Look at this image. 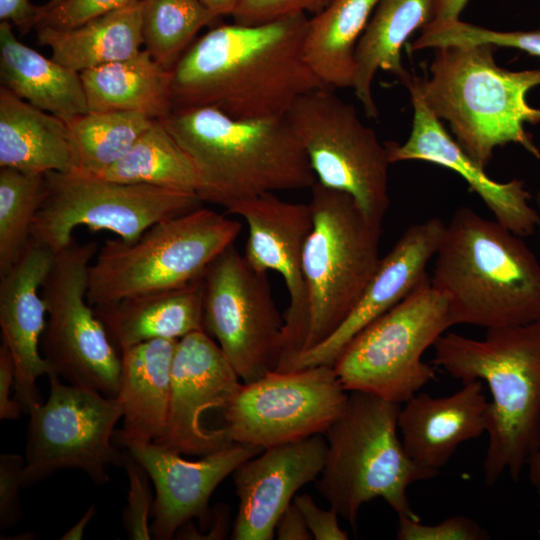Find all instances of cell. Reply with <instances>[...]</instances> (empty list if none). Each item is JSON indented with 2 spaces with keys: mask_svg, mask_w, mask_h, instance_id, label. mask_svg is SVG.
Instances as JSON below:
<instances>
[{
  "mask_svg": "<svg viewBox=\"0 0 540 540\" xmlns=\"http://www.w3.org/2000/svg\"><path fill=\"white\" fill-rule=\"evenodd\" d=\"M433 41L437 47L487 44L513 47L540 56V31L501 32L457 20L439 26L434 32Z\"/></svg>",
  "mask_w": 540,
  "mask_h": 540,
  "instance_id": "cell-36",
  "label": "cell"
},
{
  "mask_svg": "<svg viewBox=\"0 0 540 540\" xmlns=\"http://www.w3.org/2000/svg\"><path fill=\"white\" fill-rule=\"evenodd\" d=\"M55 253L30 240L18 261L0 276V328L16 372L15 398L24 412L41 402L37 380L51 371L41 352L47 322L42 284Z\"/></svg>",
  "mask_w": 540,
  "mask_h": 540,
  "instance_id": "cell-22",
  "label": "cell"
},
{
  "mask_svg": "<svg viewBox=\"0 0 540 540\" xmlns=\"http://www.w3.org/2000/svg\"><path fill=\"white\" fill-rule=\"evenodd\" d=\"M406 86L413 105L412 129L403 144H385L390 162L422 160L453 170L482 199L496 221L523 238L532 235L540 215L529 204L531 195L523 181L515 179L501 183L491 179L485 169L451 138L440 119L426 105L412 77Z\"/></svg>",
  "mask_w": 540,
  "mask_h": 540,
  "instance_id": "cell-21",
  "label": "cell"
},
{
  "mask_svg": "<svg viewBox=\"0 0 540 540\" xmlns=\"http://www.w3.org/2000/svg\"><path fill=\"white\" fill-rule=\"evenodd\" d=\"M90 177L189 191L201 200L205 190L197 165L160 120H155L117 162Z\"/></svg>",
  "mask_w": 540,
  "mask_h": 540,
  "instance_id": "cell-32",
  "label": "cell"
},
{
  "mask_svg": "<svg viewBox=\"0 0 540 540\" xmlns=\"http://www.w3.org/2000/svg\"><path fill=\"white\" fill-rule=\"evenodd\" d=\"M483 339L448 332L433 345L431 364L462 383L485 381L491 395L484 481L520 479L540 438V319L486 329Z\"/></svg>",
  "mask_w": 540,
  "mask_h": 540,
  "instance_id": "cell-2",
  "label": "cell"
},
{
  "mask_svg": "<svg viewBox=\"0 0 540 540\" xmlns=\"http://www.w3.org/2000/svg\"><path fill=\"white\" fill-rule=\"evenodd\" d=\"M308 20L297 14L212 28L172 69L173 109L209 106L236 119L285 116L300 96L326 87L303 58Z\"/></svg>",
  "mask_w": 540,
  "mask_h": 540,
  "instance_id": "cell-1",
  "label": "cell"
},
{
  "mask_svg": "<svg viewBox=\"0 0 540 540\" xmlns=\"http://www.w3.org/2000/svg\"><path fill=\"white\" fill-rule=\"evenodd\" d=\"M466 3L467 0H432V19L429 24L459 20Z\"/></svg>",
  "mask_w": 540,
  "mask_h": 540,
  "instance_id": "cell-46",
  "label": "cell"
},
{
  "mask_svg": "<svg viewBox=\"0 0 540 540\" xmlns=\"http://www.w3.org/2000/svg\"><path fill=\"white\" fill-rule=\"evenodd\" d=\"M178 340L155 339L120 352L121 374L117 398L123 426L115 434L121 446L157 440L166 427L171 370Z\"/></svg>",
  "mask_w": 540,
  "mask_h": 540,
  "instance_id": "cell-25",
  "label": "cell"
},
{
  "mask_svg": "<svg viewBox=\"0 0 540 540\" xmlns=\"http://www.w3.org/2000/svg\"><path fill=\"white\" fill-rule=\"evenodd\" d=\"M216 18L198 0H142L144 50L172 70L199 30Z\"/></svg>",
  "mask_w": 540,
  "mask_h": 540,
  "instance_id": "cell-34",
  "label": "cell"
},
{
  "mask_svg": "<svg viewBox=\"0 0 540 540\" xmlns=\"http://www.w3.org/2000/svg\"><path fill=\"white\" fill-rule=\"evenodd\" d=\"M216 17L233 15L241 0H198Z\"/></svg>",
  "mask_w": 540,
  "mask_h": 540,
  "instance_id": "cell-49",
  "label": "cell"
},
{
  "mask_svg": "<svg viewBox=\"0 0 540 540\" xmlns=\"http://www.w3.org/2000/svg\"><path fill=\"white\" fill-rule=\"evenodd\" d=\"M42 6H35L29 0H0V22L6 21L21 30L37 26Z\"/></svg>",
  "mask_w": 540,
  "mask_h": 540,
  "instance_id": "cell-44",
  "label": "cell"
},
{
  "mask_svg": "<svg viewBox=\"0 0 540 540\" xmlns=\"http://www.w3.org/2000/svg\"><path fill=\"white\" fill-rule=\"evenodd\" d=\"M293 504L302 513L306 524L315 540H348L349 535L338 523V513L331 507L322 509L311 495H295Z\"/></svg>",
  "mask_w": 540,
  "mask_h": 540,
  "instance_id": "cell-42",
  "label": "cell"
},
{
  "mask_svg": "<svg viewBox=\"0 0 540 540\" xmlns=\"http://www.w3.org/2000/svg\"><path fill=\"white\" fill-rule=\"evenodd\" d=\"M91 112H138L160 120L173 110L172 70L146 50L80 73Z\"/></svg>",
  "mask_w": 540,
  "mask_h": 540,
  "instance_id": "cell-29",
  "label": "cell"
},
{
  "mask_svg": "<svg viewBox=\"0 0 540 540\" xmlns=\"http://www.w3.org/2000/svg\"><path fill=\"white\" fill-rule=\"evenodd\" d=\"M36 29L37 42L50 49L51 58L81 73L141 52L142 0L73 28Z\"/></svg>",
  "mask_w": 540,
  "mask_h": 540,
  "instance_id": "cell-30",
  "label": "cell"
},
{
  "mask_svg": "<svg viewBox=\"0 0 540 540\" xmlns=\"http://www.w3.org/2000/svg\"><path fill=\"white\" fill-rule=\"evenodd\" d=\"M332 88L300 96L286 114L316 181L349 194L370 219L382 223L389 208L386 145L363 124L353 105Z\"/></svg>",
  "mask_w": 540,
  "mask_h": 540,
  "instance_id": "cell-13",
  "label": "cell"
},
{
  "mask_svg": "<svg viewBox=\"0 0 540 540\" xmlns=\"http://www.w3.org/2000/svg\"><path fill=\"white\" fill-rule=\"evenodd\" d=\"M16 372L12 356L2 343L0 346V420H15L20 417L22 408L18 401L11 397L15 391Z\"/></svg>",
  "mask_w": 540,
  "mask_h": 540,
  "instance_id": "cell-43",
  "label": "cell"
},
{
  "mask_svg": "<svg viewBox=\"0 0 540 540\" xmlns=\"http://www.w3.org/2000/svg\"><path fill=\"white\" fill-rule=\"evenodd\" d=\"M536 201H537V204H538V206L540 208V193H538V195L536 197ZM537 229L539 230V234H540V220H539Z\"/></svg>",
  "mask_w": 540,
  "mask_h": 540,
  "instance_id": "cell-50",
  "label": "cell"
},
{
  "mask_svg": "<svg viewBox=\"0 0 540 540\" xmlns=\"http://www.w3.org/2000/svg\"><path fill=\"white\" fill-rule=\"evenodd\" d=\"M396 537L399 540H486L490 538L488 532L477 521L465 515L448 517L434 525L398 517Z\"/></svg>",
  "mask_w": 540,
  "mask_h": 540,
  "instance_id": "cell-38",
  "label": "cell"
},
{
  "mask_svg": "<svg viewBox=\"0 0 540 540\" xmlns=\"http://www.w3.org/2000/svg\"><path fill=\"white\" fill-rule=\"evenodd\" d=\"M275 536L278 540L313 539L302 513L293 502L279 516L275 526Z\"/></svg>",
  "mask_w": 540,
  "mask_h": 540,
  "instance_id": "cell-45",
  "label": "cell"
},
{
  "mask_svg": "<svg viewBox=\"0 0 540 540\" xmlns=\"http://www.w3.org/2000/svg\"><path fill=\"white\" fill-rule=\"evenodd\" d=\"M125 449L146 470L155 488L152 538L169 540L188 521L198 518L208 527V503L217 486L263 448L234 443L223 449L186 460L181 453L155 442H130Z\"/></svg>",
  "mask_w": 540,
  "mask_h": 540,
  "instance_id": "cell-18",
  "label": "cell"
},
{
  "mask_svg": "<svg viewBox=\"0 0 540 540\" xmlns=\"http://www.w3.org/2000/svg\"><path fill=\"white\" fill-rule=\"evenodd\" d=\"M525 467L528 470L530 483L540 498V438L536 448L529 455Z\"/></svg>",
  "mask_w": 540,
  "mask_h": 540,
  "instance_id": "cell-48",
  "label": "cell"
},
{
  "mask_svg": "<svg viewBox=\"0 0 540 540\" xmlns=\"http://www.w3.org/2000/svg\"><path fill=\"white\" fill-rule=\"evenodd\" d=\"M400 404L350 391L343 412L325 432V464L316 488L340 517L355 527L361 507L383 499L397 514L420 520L408 488L439 471L415 462L398 437Z\"/></svg>",
  "mask_w": 540,
  "mask_h": 540,
  "instance_id": "cell-6",
  "label": "cell"
},
{
  "mask_svg": "<svg viewBox=\"0 0 540 540\" xmlns=\"http://www.w3.org/2000/svg\"><path fill=\"white\" fill-rule=\"evenodd\" d=\"M25 457L16 453L0 455V529L14 527L21 519L20 491Z\"/></svg>",
  "mask_w": 540,
  "mask_h": 540,
  "instance_id": "cell-41",
  "label": "cell"
},
{
  "mask_svg": "<svg viewBox=\"0 0 540 540\" xmlns=\"http://www.w3.org/2000/svg\"><path fill=\"white\" fill-rule=\"evenodd\" d=\"M141 0H63L42 6L38 27L68 29Z\"/></svg>",
  "mask_w": 540,
  "mask_h": 540,
  "instance_id": "cell-39",
  "label": "cell"
},
{
  "mask_svg": "<svg viewBox=\"0 0 540 540\" xmlns=\"http://www.w3.org/2000/svg\"><path fill=\"white\" fill-rule=\"evenodd\" d=\"M45 192V175L0 168V276L27 248Z\"/></svg>",
  "mask_w": 540,
  "mask_h": 540,
  "instance_id": "cell-35",
  "label": "cell"
},
{
  "mask_svg": "<svg viewBox=\"0 0 540 540\" xmlns=\"http://www.w3.org/2000/svg\"><path fill=\"white\" fill-rule=\"evenodd\" d=\"M98 252L94 241L55 253L42 284L47 322L41 352L51 371L69 384L117 397L121 356L87 300L90 265Z\"/></svg>",
  "mask_w": 540,
  "mask_h": 540,
  "instance_id": "cell-11",
  "label": "cell"
},
{
  "mask_svg": "<svg viewBox=\"0 0 540 540\" xmlns=\"http://www.w3.org/2000/svg\"><path fill=\"white\" fill-rule=\"evenodd\" d=\"M349 392L333 366L317 365L242 383L222 409L228 437L260 448L325 433L343 412Z\"/></svg>",
  "mask_w": 540,
  "mask_h": 540,
  "instance_id": "cell-15",
  "label": "cell"
},
{
  "mask_svg": "<svg viewBox=\"0 0 540 540\" xmlns=\"http://www.w3.org/2000/svg\"><path fill=\"white\" fill-rule=\"evenodd\" d=\"M333 0H241L233 13L235 23L257 25L297 14H318Z\"/></svg>",
  "mask_w": 540,
  "mask_h": 540,
  "instance_id": "cell-40",
  "label": "cell"
},
{
  "mask_svg": "<svg viewBox=\"0 0 540 540\" xmlns=\"http://www.w3.org/2000/svg\"><path fill=\"white\" fill-rule=\"evenodd\" d=\"M203 327L219 345L242 383L275 370L284 318L267 273L256 271L232 244L203 275Z\"/></svg>",
  "mask_w": 540,
  "mask_h": 540,
  "instance_id": "cell-14",
  "label": "cell"
},
{
  "mask_svg": "<svg viewBox=\"0 0 540 540\" xmlns=\"http://www.w3.org/2000/svg\"><path fill=\"white\" fill-rule=\"evenodd\" d=\"M49 395L29 411L23 488L38 484L60 469H79L96 484L109 481L108 469L122 466L124 452L114 445L122 418L117 397L63 383L50 372Z\"/></svg>",
  "mask_w": 540,
  "mask_h": 540,
  "instance_id": "cell-12",
  "label": "cell"
},
{
  "mask_svg": "<svg viewBox=\"0 0 540 540\" xmlns=\"http://www.w3.org/2000/svg\"><path fill=\"white\" fill-rule=\"evenodd\" d=\"M432 19V0H378L356 49L354 92L368 117L378 115L372 83L379 69L403 84L411 78L401 61L407 39Z\"/></svg>",
  "mask_w": 540,
  "mask_h": 540,
  "instance_id": "cell-28",
  "label": "cell"
},
{
  "mask_svg": "<svg viewBox=\"0 0 540 540\" xmlns=\"http://www.w3.org/2000/svg\"><path fill=\"white\" fill-rule=\"evenodd\" d=\"M128 477L127 505L123 511V525L132 540L152 539L149 519L153 513L154 497L150 477L139 462L124 450L123 464Z\"/></svg>",
  "mask_w": 540,
  "mask_h": 540,
  "instance_id": "cell-37",
  "label": "cell"
},
{
  "mask_svg": "<svg viewBox=\"0 0 540 540\" xmlns=\"http://www.w3.org/2000/svg\"><path fill=\"white\" fill-rule=\"evenodd\" d=\"M240 380L217 342L205 331L180 338L172 361L166 427L153 442L196 456L234 444L224 427L206 428L201 417L210 409H223L240 389Z\"/></svg>",
  "mask_w": 540,
  "mask_h": 540,
  "instance_id": "cell-17",
  "label": "cell"
},
{
  "mask_svg": "<svg viewBox=\"0 0 540 540\" xmlns=\"http://www.w3.org/2000/svg\"><path fill=\"white\" fill-rule=\"evenodd\" d=\"M226 211L242 217L248 226L247 262L256 271L279 273L287 288L289 305L276 371H288L302 352L307 312L303 254L313 225L310 205L265 193L235 202Z\"/></svg>",
  "mask_w": 540,
  "mask_h": 540,
  "instance_id": "cell-16",
  "label": "cell"
},
{
  "mask_svg": "<svg viewBox=\"0 0 540 540\" xmlns=\"http://www.w3.org/2000/svg\"><path fill=\"white\" fill-rule=\"evenodd\" d=\"M378 0H333L308 20L305 63L329 88L354 86L356 49Z\"/></svg>",
  "mask_w": 540,
  "mask_h": 540,
  "instance_id": "cell-31",
  "label": "cell"
},
{
  "mask_svg": "<svg viewBox=\"0 0 540 540\" xmlns=\"http://www.w3.org/2000/svg\"><path fill=\"white\" fill-rule=\"evenodd\" d=\"M0 168L30 174L76 169L67 122L0 86Z\"/></svg>",
  "mask_w": 540,
  "mask_h": 540,
  "instance_id": "cell-26",
  "label": "cell"
},
{
  "mask_svg": "<svg viewBox=\"0 0 540 540\" xmlns=\"http://www.w3.org/2000/svg\"><path fill=\"white\" fill-rule=\"evenodd\" d=\"M0 81L19 98L65 121L89 112L79 72L19 41L0 22Z\"/></svg>",
  "mask_w": 540,
  "mask_h": 540,
  "instance_id": "cell-27",
  "label": "cell"
},
{
  "mask_svg": "<svg viewBox=\"0 0 540 540\" xmlns=\"http://www.w3.org/2000/svg\"><path fill=\"white\" fill-rule=\"evenodd\" d=\"M445 226L439 218L409 226L391 250L380 258L349 316L325 341L301 354L290 370L317 365L333 366L355 335L430 280L427 265L438 250Z\"/></svg>",
  "mask_w": 540,
  "mask_h": 540,
  "instance_id": "cell-20",
  "label": "cell"
},
{
  "mask_svg": "<svg viewBox=\"0 0 540 540\" xmlns=\"http://www.w3.org/2000/svg\"><path fill=\"white\" fill-rule=\"evenodd\" d=\"M310 189L313 225L303 254L307 312L301 354L325 341L357 305L379 263L382 232V223L366 216L349 194L317 181Z\"/></svg>",
  "mask_w": 540,
  "mask_h": 540,
  "instance_id": "cell-8",
  "label": "cell"
},
{
  "mask_svg": "<svg viewBox=\"0 0 540 540\" xmlns=\"http://www.w3.org/2000/svg\"><path fill=\"white\" fill-rule=\"evenodd\" d=\"M488 410L480 380L465 382L443 397L418 392L400 408L403 446L415 462L439 471L462 443L487 432Z\"/></svg>",
  "mask_w": 540,
  "mask_h": 540,
  "instance_id": "cell-23",
  "label": "cell"
},
{
  "mask_svg": "<svg viewBox=\"0 0 540 540\" xmlns=\"http://www.w3.org/2000/svg\"><path fill=\"white\" fill-rule=\"evenodd\" d=\"M63 0H51L48 4H56V3H59Z\"/></svg>",
  "mask_w": 540,
  "mask_h": 540,
  "instance_id": "cell-51",
  "label": "cell"
},
{
  "mask_svg": "<svg viewBox=\"0 0 540 540\" xmlns=\"http://www.w3.org/2000/svg\"><path fill=\"white\" fill-rule=\"evenodd\" d=\"M203 276L180 287L143 293L94 306L119 353L155 340H179L204 331Z\"/></svg>",
  "mask_w": 540,
  "mask_h": 540,
  "instance_id": "cell-24",
  "label": "cell"
},
{
  "mask_svg": "<svg viewBox=\"0 0 540 540\" xmlns=\"http://www.w3.org/2000/svg\"><path fill=\"white\" fill-rule=\"evenodd\" d=\"M46 192L31 239L54 253L73 241L79 226L110 231L135 242L154 224L189 212L203 202L193 192L130 184L76 173L45 174Z\"/></svg>",
  "mask_w": 540,
  "mask_h": 540,
  "instance_id": "cell-10",
  "label": "cell"
},
{
  "mask_svg": "<svg viewBox=\"0 0 540 540\" xmlns=\"http://www.w3.org/2000/svg\"><path fill=\"white\" fill-rule=\"evenodd\" d=\"M160 121L197 165L203 202L227 210L241 200L316 182L286 115L236 119L214 107L191 106L174 108Z\"/></svg>",
  "mask_w": 540,
  "mask_h": 540,
  "instance_id": "cell-4",
  "label": "cell"
},
{
  "mask_svg": "<svg viewBox=\"0 0 540 540\" xmlns=\"http://www.w3.org/2000/svg\"><path fill=\"white\" fill-rule=\"evenodd\" d=\"M451 326L448 298L428 280L355 335L333 368L348 392L405 403L435 380L422 357Z\"/></svg>",
  "mask_w": 540,
  "mask_h": 540,
  "instance_id": "cell-9",
  "label": "cell"
},
{
  "mask_svg": "<svg viewBox=\"0 0 540 540\" xmlns=\"http://www.w3.org/2000/svg\"><path fill=\"white\" fill-rule=\"evenodd\" d=\"M155 119L128 111L87 112L67 122L77 172L94 176L123 157Z\"/></svg>",
  "mask_w": 540,
  "mask_h": 540,
  "instance_id": "cell-33",
  "label": "cell"
},
{
  "mask_svg": "<svg viewBox=\"0 0 540 540\" xmlns=\"http://www.w3.org/2000/svg\"><path fill=\"white\" fill-rule=\"evenodd\" d=\"M96 509L95 505H90L89 508L85 511L82 517L62 536L61 540H80L84 536V531L95 515Z\"/></svg>",
  "mask_w": 540,
  "mask_h": 540,
  "instance_id": "cell-47",
  "label": "cell"
},
{
  "mask_svg": "<svg viewBox=\"0 0 540 540\" xmlns=\"http://www.w3.org/2000/svg\"><path fill=\"white\" fill-rule=\"evenodd\" d=\"M241 229L240 222L199 206L154 224L135 242L108 239L90 265L87 300L97 306L188 284Z\"/></svg>",
  "mask_w": 540,
  "mask_h": 540,
  "instance_id": "cell-7",
  "label": "cell"
},
{
  "mask_svg": "<svg viewBox=\"0 0 540 540\" xmlns=\"http://www.w3.org/2000/svg\"><path fill=\"white\" fill-rule=\"evenodd\" d=\"M473 209H457L435 254L432 286L453 325L486 329L540 319V262L522 239Z\"/></svg>",
  "mask_w": 540,
  "mask_h": 540,
  "instance_id": "cell-3",
  "label": "cell"
},
{
  "mask_svg": "<svg viewBox=\"0 0 540 540\" xmlns=\"http://www.w3.org/2000/svg\"><path fill=\"white\" fill-rule=\"evenodd\" d=\"M326 451V440L316 434L265 448L243 462L233 473L239 506L231 539L272 540L297 491L321 474Z\"/></svg>",
  "mask_w": 540,
  "mask_h": 540,
  "instance_id": "cell-19",
  "label": "cell"
},
{
  "mask_svg": "<svg viewBox=\"0 0 540 540\" xmlns=\"http://www.w3.org/2000/svg\"><path fill=\"white\" fill-rule=\"evenodd\" d=\"M492 45L436 48L430 77L412 80L428 108L446 120L456 142L485 169L494 149L518 143L540 159L523 124H538L540 109L526 100L540 85V69L510 71L494 61Z\"/></svg>",
  "mask_w": 540,
  "mask_h": 540,
  "instance_id": "cell-5",
  "label": "cell"
}]
</instances>
